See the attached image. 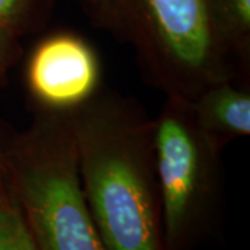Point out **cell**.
<instances>
[{
	"instance_id": "obj_4",
	"label": "cell",
	"mask_w": 250,
	"mask_h": 250,
	"mask_svg": "<svg viewBox=\"0 0 250 250\" xmlns=\"http://www.w3.org/2000/svg\"><path fill=\"white\" fill-rule=\"evenodd\" d=\"M221 153L199 128L190 103L167 96L154 118V154L164 250H187L211 220Z\"/></svg>"
},
{
	"instance_id": "obj_3",
	"label": "cell",
	"mask_w": 250,
	"mask_h": 250,
	"mask_svg": "<svg viewBox=\"0 0 250 250\" xmlns=\"http://www.w3.org/2000/svg\"><path fill=\"white\" fill-rule=\"evenodd\" d=\"M7 175L38 250H106L81 184L72 113L32 110L11 134Z\"/></svg>"
},
{
	"instance_id": "obj_9",
	"label": "cell",
	"mask_w": 250,
	"mask_h": 250,
	"mask_svg": "<svg viewBox=\"0 0 250 250\" xmlns=\"http://www.w3.org/2000/svg\"><path fill=\"white\" fill-rule=\"evenodd\" d=\"M0 250H38L14 197L0 207Z\"/></svg>"
},
{
	"instance_id": "obj_8",
	"label": "cell",
	"mask_w": 250,
	"mask_h": 250,
	"mask_svg": "<svg viewBox=\"0 0 250 250\" xmlns=\"http://www.w3.org/2000/svg\"><path fill=\"white\" fill-rule=\"evenodd\" d=\"M57 0H0V28L17 38L45 31Z\"/></svg>"
},
{
	"instance_id": "obj_10",
	"label": "cell",
	"mask_w": 250,
	"mask_h": 250,
	"mask_svg": "<svg viewBox=\"0 0 250 250\" xmlns=\"http://www.w3.org/2000/svg\"><path fill=\"white\" fill-rule=\"evenodd\" d=\"M22 59L20 38L0 28V86L7 78L9 71Z\"/></svg>"
},
{
	"instance_id": "obj_7",
	"label": "cell",
	"mask_w": 250,
	"mask_h": 250,
	"mask_svg": "<svg viewBox=\"0 0 250 250\" xmlns=\"http://www.w3.org/2000/svg\"><path fill=\"white\" fill-rule=\"evenodd\" d=\"M211 10L220 35L249 71L250 0H211Z\"/></svg>"
},
{
	"instance_id": "obj_5",
	"label": "cell",
	"mask_w": 250,
	"mask_h": 250,
	"mask_svg": "<svg viewBox=\"0 0 250 250\" xmlns=\"http://www.w3.org/2000/svg\"><path fill=\"white\" fill-rule=\"evenodd\" d=\"M102 62L80 34L54 31L29 50L24 85L32 110L74 113L102 92Z\"/></svg>"
},
{
	"instance_id": "obj_11",
	"label": "cell",
	"mask_w": 250,
	"mask_h": 250,
	"mask_svg": "<svg viewBox=\"0 0 250 250\" xmlns=\"http://www.w3.org/2000/svg\"><path fill=\"white\" fill-rule=\"evenodd\" d=\"M11 135L6 136L0 132V207L10 203L13 200V193L10 189L9 175H7V146Z\"/></svg>"
},
{
	"instance_id": "obj_1",
	"label": "cell",
	"mask_w": 250,
	"mask_h": 250,
	"mask_svg": "<svg viewBox=\"0 0 250 250\" xmlns=\"http://www.w3.org/2000/svg\"><path fill=\"white\" fill-rule=\"evenodd\" d=\"M81 184L106 250H164L154 118L134 98L100 92L72 113Z\"/></svg>"
},
{
	"instance_id": "obj_2",
	"label": "cell",
	"mask_w": 250,
	"mask_h": 250,
	"mask_svg": "<svg viewBox=\"0 0 250 250\" xmlns=\"http://www.w3.org/2000/svg\"><path fill=\"white\" fill-rule=\"evenodd\" d=\"M90 25L126 45L143 80L188 102L208 86L245 83L242 67L215 27L211 0H78Z\"/></svg>"
},
{
	"instance_id": "obj_6",
	"label": "cell",
	"mask_w": 250,
	"mask_h": 250,
	"mask_svg": "<svg viewBox=\"0 0 250 250\" xmlns=\"http://www.w3.org/2000/svg\"><path fill=\"white\" fill-rule=\"evenodd\" d=\"M189 103L199 128L220 150L250 135L249 85L218 82Z\"/></svg>"
}]
</instances>
